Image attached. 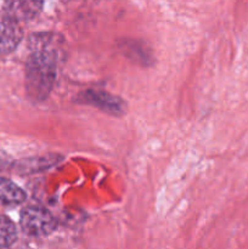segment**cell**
I'll list each match as a JSON object with an SVG mask.
<instances>
[{
	"label": "cell",
	"mask_w": 248,
	"mask_h": 249,
	"mask_svg": "<svg viewBox=\"0 0 248 249\" xmlns=\"http://www.w3.org/2000/svg\"><path fill=\"white\" fill-rule=\"evenodd\" d=\"M23 32L18 21L9 15L0 16V55H7L16 50L22 41Z\"/></svg>",
	"instance_id": "obj_4"
},
{
	"label": "cell",
	"mask_w": 248,
	"mask_h": 249,
	"mask_svg": "<svg viewBox=\"0 0 248 249\" xmlns=\"http://www.w3.org/2000/svg\"><path fill=\"white\" fill-rule=\"evenodd\" d=\"M22 231L29 237H45L56 230V219L53 214L40 206H27L19 215Z\"/></svg>",
	"instance_id": "obj_2"
},
{
	"label": "cell",
	"mask_w": 248,
	"mask_h": 249,
	"mask_svg": "<svg viewBox=\"0 0 248 249\" xmlns=\"http://www.w3.org/2000/svg\"><path fill=\"white\" fill-rule=\"evenodd\" d=\"M32 53L26 62V91L35 102L50 95L57 77V53L51 48L50 34H33L29 39Z\"/></svg>",
	"instance_id": "obj_1"
},
{
	"label": "cell",
	"mask_w": 248,
	"mask_h": 249,
	"mask_svg": "<svg viewBox=\"0 0 248 249\" xmlns=\"http://www.w3.org/2000/svg\"><path fill=\"white\" fill-rule=\"evenodd\" d=\"M26 192L6 178L0 177V204L17 206L26 201Z\"/></svg>",
	"instance_id": "obj_7"
},
{
	"label": "cell",
	"mask_w": 248,
	"mask_h": 249,
	"mask_svg": "<svg viewBox=\"0 0 248 249\" xmlns=\"http://www.w3.org/2000/svg\"><path fill=\"white\" fill-rule=\"evenodd\" d=\"M117 45L122 53L134 63L145 66V67L152 66L155 63L152 51L143 41L138 40V39L123 38L117 41Z\"/></svg>",
	"instance_id": "obj_5"
},
{
	"label": "cell",
	"mask_w": 248,
	"mask_h": 249,
	"mask_svg": "<svg viewBox=\"0 0 248 249\" xmlns=\"http://www.w3.org/2000/svg\"><path fill=\"white\" fill-rule=\"evenodd\" d=\"M44 0H5L6 15L16 21H29L43 10Z\"/></svg>",
	"instance_id": "obj_6"
},
{
	"label": "cell",
	"mask_w": 248,
	"mask_h": 249,
	"mask_svg": "<svg viewBox=\"0 0 248 249\" xmlns=\"http://www.w3.org/2000/svg\"><path fill=\"white\" fill-rule=\"evenodd\" d=\"M77 101L83 105L96 107L100 111L111 116H123L125 112V102L121 97L112 95L104 90L88 89L80 92Z\"/></svg>",
	"instance_id": "obj_3"
},
{
	"label": "cell",
	"mask_w": 248,
	"mask_h": 249,
	"mask_svg": "<svg viewBox=\"0 0 248 249\" xmlns=\"http://www.w3.org/2000/svg\"><path fill=\"white\" fill-rule=\"evenodd\" d=\"M16 225L7 216L0 214V248L11 247L17 241Z\"/></svg>",
	"instance_id": "obj_8"
},
{
	"label": "cell",
	"mask_w": 248,
	"mask_h": 249,
	"mask_svg": "<svg viewBox=\"0 0 248 249\" xmlns=\"http://www.w3.org/2000/svg\"><path fill=\"white\" fill-rule=\"evenodd\" d=\"M56 163V157H53V160H49V157L43 158H32V160H26L19 163V170L26 173H35L41 169L51 167Z\"/></svg>",
	"instance_id": "obj_9"
}]
</instances>
